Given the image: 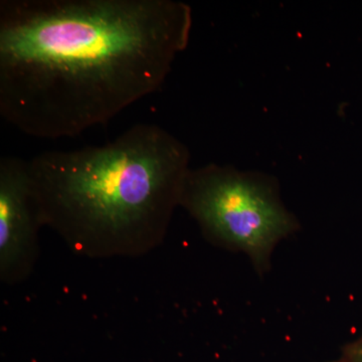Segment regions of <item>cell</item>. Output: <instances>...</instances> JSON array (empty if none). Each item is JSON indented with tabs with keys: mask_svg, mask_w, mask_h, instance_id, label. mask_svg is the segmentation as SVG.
<instances>
[{
	"mask_svg": "<svg viewBox=\"0 0 362 362\" xmlns=\"http://www.w3.org/2000/svg\"><path fill=\"white\" fill-rule=\"evenodd\" d=\"M340 362H362V337L345 347Z\"/></svg>",
	"mask_w": 362,
	"mask_h": 362,
	"instance_id": "5b68a950",
	"label": "cell"
},
{
	"mask_svg": "<svg viewBox=\"0 0 362 362\" xmlns=\"http://www.w3.org/2000/svg\"><path fill=\"white\" fill-rule=\"evenodd\" d=\"M192 25L176 0H2L0 114L45 139L107 123L159 89Z\"/></svg>",
	"mask_w": 362,
	"mask_h": 362,
	"instance_id": "6da1fadb",
	"label": "cell"
},
{
	"mask_svg": "<svg viewBox=\"0 0 362 362\" xmlns=\"http://www.w3.org/2000/svg\"><path fill=\"white\" fill-rule=\"evenodd\" d=\"M187 147L156 124L101 146L28 161L40 223L90 258L146 254L165 238L188 171Z\"/></svg>",
	"mask_w": 362,
	"mask_h": 362,
	"instance_id": "7a4b0ae2",
	"label": "cell"
},
{
	"mask_svg": "<svg viewBox=\"0 0 362 362\" xmlns=\"http://www.w3.org/2000/svg\"><path fill=\"white\" fill-rule=\"evenodd\" d=\"M39 211L28 161L0 158V277L16 284L28 277L37 256Z\"/></svg>",
	"mask_w": 362,
	"mask_h": 362,
	"instance_id": "277c9868",
	"label": "cell"
},
{
	"mask_svg": "<svg viewBox=\"0 0 362 362\" xmlns=\"http://www.w3.org/2000/svg\"><path fill=\"white\" fill-rule=\"evenodd\" d=\"M180 206L209 237L247 252L259 267L295 228L294 220L268 182L230 166L189 169Z\"/></svg>",
	"mask_w": 362,
	"mask_h": 362,
	"instance_id": "3957f363",
	"label": "cell"
}]
</instances>
